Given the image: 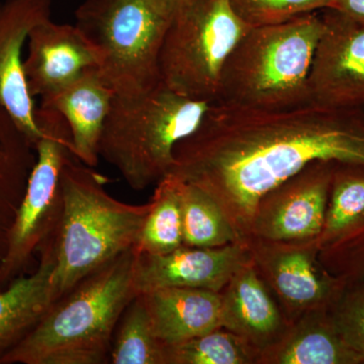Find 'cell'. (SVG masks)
<instances>
[{"label":"cell","instance_id":"obj_1","mask_svg":"<svg viewBox=\"0 0 364 364\" xmlns=\"http://www.w3.org/2000/svg\"><path fill=\"white\" fill-rule=\"evenodd\" d=\"M364 163V105L255 109L215 102L169 174L212 196L245 244L265 193L311 163Z\"/></svg>","mask_w":364,"mask_h":364},{"label":"cell","instance_id":"obj_2","mask_svg":"<svg viewBox=\"0 0 364 364\" xmlns=\"http://www.w3.org/2000/svg\"><path fill=\"white\" fill-rule=\"evenodd\" d=\"M135 260L132 248L79 282L0 364L109 363L117 323L138 294Z\"/></svg>","mask_w":364,"mask_h":364},{"label":"cell","instance_id":"obj_3","mask_svg":"<svg viewBox=\"0 0 364 364\" xmlns=\"http://www.w3.org/2000/svg\"><path fill=\"white\" fill-rule=\"evenodd\" d=\"M69 155L60 177L61 217L53 238L55 303L117 255L135 248L151 203L112 198L105 177Z\"/></svg>","mask_w":364,"mask_h":364},{"label":"cell","instance_id":"obj_4","mask_svg":"<svg viewBox=\"0 0 364 364\" xmlns=\"http://www.w3.org/2000/svg\"><path fill=\"white\" fill-rule=\"evenodd\" d=\"M323 30L320 11L249 28L228 59L215 102L267 111L309 104V75Z\"/></svg>","mask_w":364,"mask_h":364},{"label":"cell","instance_id":"obj_5","mask_svg":"<svg viewBox=\"0 0 364 364\" xmlns=\"http://www.w3.org/2000/svg\"><path fill=\"white\" fill-rule=\"evenodd\" d=\"M215 102L176 92L160 82L136 97L114 95L100 143V156L141 191L168 176L177 144L193 133Z\"/></svg>","mask_w":364,"mask_h":364},{"label":"cell","instance_id":"obj_6","mask_svg":"<svg viewBox=\"0 0 364 364\" xmlns=\"http://www.w3.org/2000/svg\"><path fill=\"white\" fill-rule=\"evenodd\" d=\"M176 0H86L75 25L100 56V75L117 97H136L161 81L158 60Z\"/></svg>","mask_w":364,"mask_h":364},{"label":"cell","instance_id":"obj_7","mask_svg":"<svg viewBox=\"0 0 364 364\" xmlns=\"http://www.w3.org/2000/svg\"><path fill=\"white\" fill-rule=\"evenodd\" d=\"M250 28L230 0L178 4L160 50V81L186 97L215 102L228 59Z\"/></svg>","mask_w":364,"mask_h":364},{"label":"cell","instance_id":"obj_8","mask_svg":"<svg viewBox=\"0 0 364 364\" xmlns=\"http://www.w3.org/2000/svg\"><path fill=\"white\" fill-rule=\"evenodd\" d=\"M45 135L36 143L37 159L11 228L9 247L0 267V284L11 282L36 252L54 238L61 217L60 177L73 147L64 117L41 107L36 111Z\"/></svg>","mask_w":364,"mask_h":364},{"label":"cell","instance_id":"obj_9","mask_svg":"<svg viewBox=\"0 0 364 364\" xmlns=\"http://www.w3.org/2000/svg\"><path fill=\"white\" fill-rule=\"evenodd\" d=\"M245 245L291 324L308 311L331 305L344 286V280L321 262L317 239L272 241L250 237Z\"/></svg>","mask_w":364,"mask_h":364},{"label":"cell","instance_id":"obj_10","mask_svg":"<svg viewBox=\"0 0 364 364\" xmlns=\"http://www.w3.org/2000/svg\"><path fill=\"white\" fill-rule=\"evenodd\" d=\"M334 164L325 160L311 163L265 193L254 213L249 238L318 239L324 226Z\"/></svg>","mask_w":364,"mask_h":364},{"label":"cell","instance_id":"obj_11","mask_svg":"<svg viewBox=\"0 0 364 364\" xmlns=\"http://www.w3.org/2000/svg\"><path fill=\"white\" fill-rule=\"evenodd\" d=\"M324 30L308 80L309 104L328 107L364 105V25L322 11Z\"/></svg>","mask_w":364,"mask_h":364},{"label":"cell","instance_id":"obj_12","mask_svg":"<svg viewBox=\"0 0 364 364\" xmlns=\"http://www.w3.org/2000/svg\"><path fill=\"white\" fill-rule=\"evenodd\" d=\"M249 261L251 255L247 246L239 242L217 248L183 245L159 255L136 251L134 286L138 294L166 287L220 293Z\"/></svg>","mask_w":364,"mask_h":364},{"label":"cell","instance_id":"obj_13","mask_svg":"<svg viewBox=\"0 0 364 364\" xmlns=\"http://www.w3.org/2000/svg\"><path fill=\"white\" fill-rule=\"evenodd\" d=\"M51 6L52 0H7L0 4V105L35 145L45 132L37 122L21 52L31 31L49 20Z\"/></svg>","mask_w":364,"mask_h":364},{"label":"cell","instance_id":"obj_14","mask_svg":"<svg viewBox=\"0 0 364 364\" xmlns=\"http://www.w3.org/2000/svg\"><path fill=\"white\" fill-rule=\"evenodd\" d=\"M28 40L23 69L33 97H52L100 65L97 49L76 25L49 18L36 26Z\"/></svg>","mask_w":364,"mask_h":364},{"label":"cell","instance_id":"obj_15","mask_svg":"<svg viewBox=\"0 0 364 364\" xmlns=\"http://www.w3.org/2000/svg\"><path fill=\"white\" fill-rule=\"evenodd\" d=\"M220 294L221 327L260 352L277 343L291 326L252 259L235 273Z\"/></svg>","mask_w":364,"mask_h":364},{"label":"cell","instance_id":"obj_16","mask_svg":"<svg viewBox=\"0 0 364 364\" xmlns=\"http://www.w3.org/2000/svg\"><path fill=\"white\" fill-rule=\"evenodd\" d=\"M114 95L93 67L56 95L42 98L41 107L58 112L68 124L73 156L91 168L100 161V138Z\"/></svg>","mask_w":364,"mask_h":364},{"label":"cell","instance_id":"obj_17","mask_svg":"<svg viewBox=\"0 0 364 364\" xmlns=\"http://www.w3.org/2000/svg\"><path fill=\"white\" fill-rule=\"evenodd\" d=\"M258 364H364V356L345 341L328 305L296 318Z\"/></svg>","mask_w":364,"mask_h":364},{"label":"cell","instance_id":"obj_18","mask_svg":"<svg viewBox=\"0 0 364 364\" xmlns=\"http://www.w3.org/2000/svg\"><path fill=\"white\" fill-rule=\"evenodd\" d=\"M142 294L155 335L164 345L195 338L221 327V294L166 287Z\"/></svg>","mask_w":364,"mask_h":364},{"label":"cell","instance_id":"obj_19","mask_svg":"<svg viewBox=\"0 0 364 364\" xmlns=\"http://www.w3.org/2000/svg\"><path fill=\"white\" fill-rule=\"evenodd\" d=\"M40 253L35 272L16 277L0 291V358L25 339L55 304L53 240Z\"/></svg>","mask_w":364,"mask_h":364},{"label":"cell","instance_id":"obj_20","mask_svg":"<svg viewBox=\"0 0 364 364\" xmlns=\"http://www.w3.org/2000/svg\"><path fill=\"white\" fill-rule=\"evenodd\" d=\"M364 223V163L335 161L318 249Z\"/></svg>","mask_w":364,"mask_h":364},{"label":"cell","instance_id":"obj_21","mask_svg":"<svg viewBox=\"0 0 364 364\" xmlns=\"http://www.w3.org/2000/svg\"><path fill=\"white\" fill-rule=\"evenodd\" d=\"M178 181L184 245L217 248L239 242L233 227L214 198L195 184L181 178Z\"/></svg>","mask_w":364,"mask_h":364},{"label":"cell","instance_id":"obj_22","mask_svg":"<svg viewBox=\"0 0 364 364\" xmlns=\"http://www.w3.org/2000/svg\"><path fill=\"white\" fill-rule=\"evenodd\" d=\"M150 203L136 252L159 255L183 246L178 178L168 174L158 182Z\"/></svg>","mask_w":364,"mask_h":364},{"label":"cell","instance_id":"obj_23","mask_svg":"<svg viewBox=\"0 0 364 364\" xmlns=\"http://www.w3.org/2000/svg\"><path fill=\"white\" fill-rule=\"evenodd\" d=\"M164 346L153 330L142 294H136L117 323L109 363L165 364Z\"/></svg>","mask_w":364,"mask_h":364},{"label":"cell","instance_id":"obj_24","mask_svg":"<svg viewBox=\"0 0 364 364\" xmlns=\"http://www.w3.org/2000/svg\"><path fill=\"white\" fill-rule=\"evenodd\" d=\"M260 353L224 328L164 346L165 364H258Z\"/></svg>","mask_w":364,"mask_h":364},{"label":"cell","instance_id":"obj_25","mask_svg":"<svg viewBox=\"0 0 364 364\" xmlns=\"http://www.w3.org/2000/svg\"><path fill=\"white\" fill-rule=\"evenodd\" d=\"M249 26L277 25L305 14L334 9L337 0H230Z\"/></svg>","mask_w":364,"mask_h":364},{"label":"cell","instance_id":"obj_26","mask_svg":"<svg viewBox=\"0 0 364 364\" xmlns=\"http://www.w3.org/2000/svg\"><path fill=\"white\" fill-rule=\"evenodd\" d=\"M330 311L345 341L364 356V279L346 280Z\"/></svg>","mask_w":364,"mask_h":364},{"label":"cell","instance_id":"obj_27","mask_svg":"<svg viewBox=\"0 0 364 364\" xmlns=\"http://www.w3.org/2000/svg\"><path fill=\"white\" fill-rule=\"evenodd\" d=\"M318 257L328 272L345 282L364 279V223L320 248Z\"/></svg>","mask_w":364,"mask_h":364},{"label":"cell","instance_id":"obj_28","mask_svg":"<svg viewBox=\"0 0 364 364\" xmlns=\"http://www.w3.org/2000/svg\"><path fill=\"white\" fill-rule=\"evenodd\" d=\"M334 11L364 25V0H337Z\"/></svg>","mask_w":364,"mask_h":364},{"label":"cell","instance_id":"obj_29","mask_svg":"<svg viewBox=\"0 0 364 364\" xmlns=\"http://www.w3.org/2000/svg\"><path fill=\"white\" fill-rule=\"evenodd\" d=\"M177 4H188V2L193 1V0H176Z\"/></svg>","mask_w":364,"mask_h":364}]
</instances>
